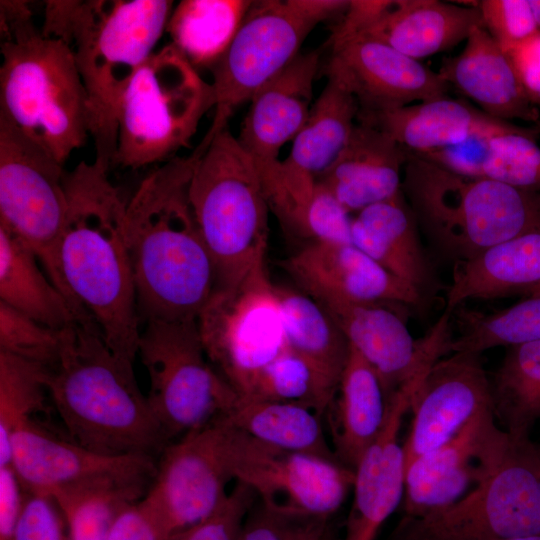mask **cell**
<instances>
[{"label": "cell", "mask_w": 540, "mask_h": 540, "mask_svg": "<svg viewBox=\"0 0 540 540\" xmlns=\"http://www.w3.org/2000/svg\"><path fill=\"white\" fill-rule=\"evenodd\" d=\"M196 156L150 172L127 202L125 232L138 312L147 320H197L216 287V270L190 200Z\"/></svg>", "instance_id": "cell-1"}, {"label": "cell", "mask_w": 540, "mask_h": 540, "mask_svg": "<svg viewBox=\"0 0 540 540\" xmlns=\"http://www.w3.org/2000/svg\"><path fill=\"white\" fill-rule=\"evenodd\" d=\"M94 159L66 172L67 212L58 261L75 302L96 322L107 346L134 363L141 332L125 232L127 202Z\"/></svg>", "instance_id": "cell-2"}, {"label": "cell", "mask_w": 540, "mask_h": 540, "mask_svg": "<svg viewBox=\"0 0 540 540\" xmlns=\"http://www.w3.org/2000/svg\"><path fill=\"white\" fill-rule=\"evenodd\" d=\"M42 33L65 42L82 78L95 159L113 164L122 99L155 51L174 8L169 0L45 1Z\"/></svg>", "instance_id": "cell-3"}, {"label": "cell", "mask_w": 540, "mask_h": 540, "mask_svg": "<svg viewBox=\"0 0 540 540\" xmlns=\"http://www.w3.org/2000/svg\"><path fill=\"white\" fill-rule=\"evenodd\" d=\"M46 384L71 439L87 448L155 457L169 444L138 387L133 364L112 352L94 321L62 329Z\"/></svg>", "instance_id": "cell-4"}, {"label": "cell", "mask_w": 540, "mask_h": 540, "mask_svg": "<svg viewBox=\"0 0 540 540\" xmlns=\"http://www.w3.org/2000/svg\"><path fill=\"white\" fill-rule=\"evenodd\" d=\"M0 32V116L64 165L90 135L73 52L35 26L26 1L0 2Z\"/></svg>", "instance_id": "cell-5"}, {"label": "cell", "mask_w": 540, "mask_h": 540, "mask_svg": "<svg viewBox=\"0 0 540 540\" xmlns=\"http://www.w3.org/2000/svg\"><path fill=\"white\" fill-rule=\"evenodd\" d=\"M402 192L428 242L454 265L540 230V191L459 175L409 153Z\"/></svg>", "instance_id": "cell-6"}, {"label": "cell", "mask_w": 540, "mask_h": 540, "mask_svg": "<svg viewBox=\"0 0 540 540\" xmlns=\"http://www.w3.org/2000/svg\"><path fill=\"white\" fill-rule=\"evenodd\" d=\"M192 154L190 204L214 262L215 288L230 286L264 262L269 204L254 162L228 127Z\"/></svg>", "instance_id": "cell-7"}, {"label": "cell", "mask_w": 540, "mask_h": 540, "mask_svg": "<svg viewBox=\"0 0 540 540\" xmlns=\"http://www.w3.org/2000/svg\"><path fill=\"white\" fill-rule=\"evenodd\" d=\"M212 107V84L186 57L171 43L155 50L122 99L113 164L138 169L171 160Z\"/></svg>", "instance_id": "cell-8"}, {"label": "cell", "mask_w": 540, "mask_h": 540, "mask_svg": "<svg viewBox=\"0 0 540 540\" xmlns=\"http://www.w3.org/2000/svg\"><path fill=\"white\" fill-rule=\"evenodd\" d=\"M347 0L253 1L229 47L211 69L214 117L195 151L227 128L234 111L299 54L319 23L341 17Z\"/></svg>", "instance_id": "cell-9"}, {"label": "cell", "mask_w": 540, "mask_h": 540, "mask_svg": "<svg viewBox=\"0 0 540 540\" xmlns=\"http://www.w3.org/2000/svg\"><path fill=\"white\" fill-rule=\"evenodd\" d=\"M149 406L170 443L228 412L238 394L214 369L197 320L147 321L138 352Z\"/></svg>", "instance_id": "cell-10"}, {"label": "cell", "mask_w": 540, "mask_h": 540, "mask_svg": "<svg viewBox=\"0 0 540 540\" xmlns=\"http://www.w3.org/2000/svg\"><path fill=\"white\" fill-rule=\"evenodd\" d=\"M65 173L62 164L0 116V225L35 252L76 320L83 321L90 314L73 299L58 261L67 212Z\"/></svg>", "instance_id": "cell-11"}, {"label": "cell", "mask_w": 540, "mask_h": 540, "mask_svg": "<svg viewBox=\"0 0 540 540\" xmlns=\"http://www.w3.org/2000/svg\"><path fill=\"white\" fill-rule=\"evenodd\" d=\"M197 323L209 361L239 396L288 347L264 262L238 282L215 288Z\"/></svg>", "instance_id": "cell-12"}, {"label": "cell", "mask_w": 540, "mask_h": 540, "mask_svg": "<svg viewBox=\"0 0 540 540\" xmlns=\"http://www.w3.org/2000/svg\"><path fill=\"white\" fill-rule=\"evenodd\" d=\"M232 424L218 416L170 442L160 453L155 475L141 502L164 540L209 517L234 481Z\"/></svg>", "instance_id": "cell-13"}, {"label": "cell", "mask_w": 540, "mask_h": 540, "mask_svg": "<svg viewBox=\"0 0 540 540\" xmlns=\"http://www.w3.org/2000/svg\"><path fill=\"white\" fill-rule=\"evenodd\" d=\"M528 439L515 440L496 471L457 503L400 526L451 539H503L540 535V473Z\"/></svg>", "instance_id": "cell-14"}, {"label": "cell", "mask_w": 540, "mask_h": 540, "mask_svg": "<svg viewBox=\"0 0 540 540\" xmlns=\"http://www.w3.org/2000/svg\"><path fill=\"white\" fill-rule=\"evenodd\" d=\"M232 463L235 482L248 486L261 503L314 517L336 513L355 477L336 459L282 450L234 425Z\"/></svg>", "instance_id": "cell-15"}, {"label": "cell", "mask_w": 540, "mask_h": 540, "mask_svg": "<svg viewBox=\"0 0 540 540\" xmlns=\"http://www.w3.org/2000/svg\"><path fill=\"white\" fill-rule=\"evenodd\" d=\"M318 302L335 319L350 346L374 370L386 401L417 384L436 361L450 353V310L445 309L423 338L414 339L396 309L402 305L338 299Z\"/></svg>", "instance_id": "cell-16"}, {"label": "cell", "mask_w": 540, "mask_h": 540, "mask_svg": "<svg viewBox=\"0 0 540 540\" xmlns=\"http://www.w3.org/2000/svg\"><path fill=\"white\" fill-rule=\"evenodd\" d=\"M305 124L264 186L269 208L287 231L302 237L306 208L318 180L336 161L357 123L359 106L346 86L327 76Z\"/></svg>", "instance_id": "cell-17"}, {"label": "cell", "mask_w": 540, "mask_h": 540, "mask_svg": "<svg viewBox=\"0 0 540 540\" xmlns=\"http://www.w3.org/2000/svg\"><path fill=\"white\" fill-rule=\"evenodd\" d=\"M155 457L110 455L50 432L34 419L14 434L11 465L27 492H59L121 487L147 491L156 471Z\"/></svg>", "instance_id": "cell-18"}, {"label": "cell", "mask_w": 540, "mask_h": 540, "mask_svg": "<svg viewBox=\"0 0 540 540\" xmlns=\"http://www.w3.org/2000/svg\"><path fill=\"white\" fill-rule=\"evenodd\" d=\"M513 443L493 410L475 417L450 441L405 468L404 517H425L463 499L496 471Z\"/></svg>", "instance_id": "cell-19"}, {"label": "cell", "mask_w": 540, "mask_h": 540, "mask_svg": "<svg viewBox=\"0 0 540 540\" xmlns=\"http://www.w3.org/2000/svg\"><path fill=\"white\" fill-rule=\"evenodd\" d=\"M412 421L402 445L404 470L455 437L478 415L493 410L491 380L481 354L454 352L436 361L416 387Z\"/></svg>", "instance_id": "cell-20"}, {"label": "cell", "mask_w": 540, "mask_h": 540, "mask_svg": "<svg viewBox=\"0 0 540 540\" xmlns=\"http://www.w3.org/2000/svg\"><path fill=\"white\" fill-rule=\"evenodd\" d=\"M327 76L355 97L358 115L375 114L447 96L438 72L377 39L358 35L330 45Z\"/></svg>", "instance_id": "cell-21"}, {"label": "cell", "mask_w": 540, "mask_h": 540, "mask_svg": "<svg viewBox=\"0 0 540 540\" xmlns=\"http://www.w3.org/2000/svg\"><path fill=\"white\" fill-rule=\"evenodd\" d=\"M300 290L315 300L392 303L423 308L427 299L353 244L310 242L282 261Z\"/></svg>", "instance_id": "cell-22"}, {"label": "cell", "mask_w": 540, "mask_h": 540, "mask_svg": "<svg viewBox=\"0 0 540 540\" xmlns=\"http://www.w3.org/2000/svg\"><path fill=\"white\" fill-rule=\"evenodd\" d=\"M319 61L316 51L300 53L249 101L237 140L254 162L263 187L276 174L281 148L308 119Z\"/></svg>", "instance_id": "cell-23"}, {"label": "cell", "mask_w": 540, "mask_h": 540, "mask_svg": "<svg viewBox=\"0 0 540 540\" xmlns=\"http://www.w3.org/2000/svg\"><path fill=\"white\" fill-rule=\"evenodd\" d=\"M415 387L387 399L383 429L354 470L353 500L343 540H375L404 493V463L399 431Z\"/></svg>", "instance_id": "cell-24"}, {"label": "cell", "mask_w": 540, "mask_h": 540, "mask_svg": "<svg viewBox=\"0 0 540 540\" xmlns=\"http://www.w3.org/2000/svg\"><path fill=\"white\" fill-rule=\"evenodd\" d=\"M438 73L491 117L540 120L508 54L483 26L473 28L463 51L446 59Z\"/></svg>", "instance_id": "cell-25"}, {"label": "cell", "mask_w": 540, "mask_h": 540, "mask_svg": "<svg viewBox=\"0 0 540 540\" xmlns=\"http://www.w3.org/2000/svg\"><path fill=\"white\" fill-rule=\"evenodd\" d=\"M407 159V150L387 133L357 121L346 146L318 182L349 213H357L402 192Z\"/></svg>", "instance_id": "cell-26"}, {"label": "cell", "mask_w": 540, "mask_h": 540, "mask_svg": "<svg viewBox=\"0 0 540 540\" xmlns=\"http://www.w3.org/2000/svg\"><path fill=\"white\" fill-rule=\"evenodd\" d=\"M351 242L426 299L440 288L403 192L357 212L352 218Z\"/></svg>", "instance_id": "cell-27"}, {"label": "cell", "mask_w": 540, "mask_h": 540, "mask_svg": "<svg viewBox=\"0 0 540 540\" xmlns=\"http://www.w3.org/2000/svg\"><path fill=\"white\" fill-rule=\"evenodd\" d=\"M357 121L384 131L409 153L430 152L475 135L530 130L491 117L465 101L448 96L386 112L358 115Z\"/></svg>", "instance_id": "cell-28"}, {"label": "cell", "mask_w": 540, "mask_h": 540, "mask_svg": "<svg viewBox=\"0 0 540 540\" xmlns=\"http://www.w3.org/2000/svg\"><path fill=\"white\" fill-rule=\"evenodd\" d=\"M483 26L478 2L460 6L438 0H396L395 5L361 35L382 41L420 59L447 50Z\"/></svg>", "instance_id": "cell-29"}, {"label": "cell", "mask_w": 540, "mask_h": 540, "mask_svg": "<svg viewBox=\"0 0 540 540\" xmlns=\"http://www.w3.org/2000/svg\"><path fill=\"white\" fill-rule=\"evenodd\" d=\"M540 285V230L502 242L454 265L446 308L454 311L469 299L526 294Z\"/></svg>", "instance_id": "cell-30"}, {"label": "cell", "mask_w": 540, "mask_h": 540, "mask_svg": "<svg viewBox=\"0 0 540 540\" xmlns=\"http://www.w3.org/2000/svg\"><path fill=\"white\" fill-rule=\"evenodd\" d=\"M329 409L334 454L354 471L383 429L387 401L378 376L351 346Z\"/></svg>", "instance_id": "cell-31"}, {"label": "cell", "mask_w": 540, "mask_h": 540, "mask_svg": "<svg viewBox=\"0 0 540 540\" xmlns=\"http://www.w3.org/2000/svg\"><path fill=\"white\" fill-rule=\"evenodd\" d=\"M41 267L35 252L0 225V301L42 325L62 330L76 322V316Z\"/></svg>", "instance_id": "cell-32"}, {"label": "cell", "mask_w": 540, "mask_h": 540, "mask_svg": "<svg viewBox=\"0 0 540 540\" xmlns=\"http://www.w3.org/2000/svg\"><path fill=\"white\" fill-rule=\"evenodd\" d=\"M287 346L339 384L350 344L331 314L302 290L274 284Z\"/></svg>", "instance_id": "cell-33"}, {"label": "cell", "mask_w": 540, "mask_h": 540, "mask_svg": "<svg viewBox=\"0 0 540 540\" xmlns=\"http://www.w3.org/2000/svg\"><path fill=\"white\" fill-rule=\"evenodd\" d=\"M223 416L239 430L270 446L338 460L326 439L322 415L308 407L238 395Z\"/></svg>", "instance_id": "cell-34"}, {"label": "cell", "mask_w": 540, "mask_h": 540, "mask_svg": "<svg viewBox=\"0 0 540 540\" xmlns=\"http://www.w3.org/2000/svg\"><path fill=\"white\" fill-rule=\"evenodd\" d=\"M253 1L183 0L174 6L166 31L198 68L212 69L225 53Z\"/></svg>", "instance_id": "cell-35"}, {"label": "cell", "mask_w": 540, "mask_h": 540, "mask_svg": "<svg viewBox=\"0 0 540 540\" xmlns=\"http://www.w3.org/2000/svg\"><path fill=\"white\" fill-rule=\"evenodd\" d=\"M491 380L493 412L515 440L540 420V341L509 347Z\"/></svg>", "instance_id": "cell-36"}, {"label": "cell", "mask_w": 540, "mask_h": 540, "mask_svg": "<svg viewBox=\"0 0 540 540\" xmlns=\"http://www.w3.org/2000/svg\"><path fill=\"white\" fill-rule=\"evenodd\" d=\"M337 388L338 383L287 347L260 371L240 397L299 404L323 415Z\"/></svg>", "instance_id": "cell-37"}, {"label": "cell", "mask_w": 540, "mask_h": 540, "mask_svg": "<svg viewBox=\"0 0 540 540\" xmlns=\"http://www.w3.org/2000/svg\"><path fill=\"white\" fill-rule=\"evenodd\" d=\"M457 324L458 335L452 337L450 353L481 354L498 346L540 341V296L493 313L460 309Z\"/></svg>", "instance_id": "cell-38"}, {"label": "cell", "mask_w": 540, "mask_h": 540, "mask_svg": "<svg viewBox=\"0 0 540 540\" xmlns=\"http://www.w3.org/2000/svg\"><path fill=\"white\" fill-rule=\"evenodd\" d=\"M47 367L0 351V466L11 465L15 432L46 410Z\"/></svg>", "instance_id": "cell-39"}, {"label": "cell", "mask_w": 540, "mask_h": 540, "mask_svg": "<svg viewBox=\"0 0 540 540\" xmlns=\"http://www.w3.org/2000/svg\"><path fill=\"white\" fill-rule=\"evenodd\" d=\"M145 490L121 487H95L59 492L52 496L68 526L70 540H108L119 508L141 499Z\"/></svg>", "instance_id": "cell-40"}, {"label": "cell", "mask_w": 540, "mask_h": 540, "mask_svg": "<svg viewBox=\"0 0 540 540\" xmlns=\"http://www.w3.org/2000/svg\"><path fill=\"white\" fill-rule=\"evenodd\" d=\"M538 136L533 127L526 132L492 136L482 178L523 190L540 191V146L535 141Z\"/></svg>", "instance_id": "cell-41"}, {"label": "cell", "mask_w": 540, "mask_h": 540, "mask_svg": "<svg viewBox=\"0 0 540 540\" xmlns=\"http://www.w3.org/2000/svg\"><path fill=\"white\" fill-rule=\"evenodd\" d=\"M62 330L52 329L0 301V351L42 364L58 358Z\"/></svg>", "instance_id": "cell-42"}, {"label": "cell", "mask_w": 540, "mask_h": 540, "mask_svg": "<svg viewBox=\"0 0 540 540\" xmlns=\"http://www.w3.org/2000/svg\"><path fill=\"white\" fill-rule=\"evenodd\" d=\"M256 503L244 521L238 540H334L330 518L298 514L260 501Z\"/></svg>", "instance_id": "cell-43"}, {"label": "cell", "mask_w": 540, "mask_h": 540, "mask_svg": "<svg viewBox=\"0 0 540 540\" xmlns=\"http://www.w3.org/2000/svg\"><path fill=\"white\" fill-rule=\"evenodd\" d=\"M478 7L484 28L504 50L540 32L529 0H482Z\"/></svg>", "instance_id": "cell-44"}, {"label": "cell", "mask_w": 540, "mask_h": 540, "mask_svg": "<svg viewBox=\"0 0 540 540\" xmlns=\"http://www.w3.org/2000/svg\"><path fill=\"white\" fill-rule=\"evenodd\" d=\"M257 497L245 484L235 482L220 506L206 519L175 540H238L244 521Z\"/></svg>", "instance_id": "cell-45"}, {"label": "cell", "mask_w": 540, "mask_h": 540, "mask_svg": "<svg viewBox=\"0 0 540 540\" xmlns=\"http://www.w3.org/2000/svg\"><path fill=\"white\" fill-rule=\"evenodd\" d=\"M343 205L320 182L306 208L302 237L311 242L352 244V218Z\"/></svg>", "instance_id": "cell-46"}, {"label": "cell", "mask_w": 540, "mask_h": 540, "mask_svg": "<svg viewBox=\"0 0 540 540\" xmlns=\"http://www.w3.org/2000/svg\"><path fill=\"white\" fill-rule=\"evenodd\" d=\"M13 540H70L66 519L52 496L27 492Z\"/></svg>", "instance_id": "cell-47"}, {"label": "cell", "mask_w": 540, "mask_h": 540, "mask_svg": "<svg viewBox=\"0 0 540 540\" xmlns=\"http://www.w3.org/2000/svg\"><path fill=\"white\" fill-rule=\"evenodd\" d=\"M494 135H475L464 141L425 153H409L450 172L482 178L489 140Z\"/></svg>", "instance_id": "cell-48"}, {"label": "cell", "mask_w": 540, "mask_h": 540, "mask_svg": "<svg viewBox=\"0 0 540 540\" xmlns=\"http://www.w3.org/2000/svg\"><path fill=\"white\" fill-rule=\"evenodd\" d=\"M396 0H349V4L333 28L329 45L366 32L394 5Z\"/></svg>", "instance_id": "cell-49"}, {"label": "cell", "mask_w": 540, "mask_h": 540, "mask_svg": "<svg viewBox=\"0 0 540 540\" xmlns=\"http://www.w3.org/2000/svg\"><path fill=\"white\" fill-rule=\"evenodd\" d=\"M108 540H164L141 499L122 505L114 516Z\"/></svg>", "instance_id": "cell-50"}, {"label": "cell", "mask_w": 540, "mask_h": 540, "mask_svg": "<svg viewBox=\"0 0 540 540\" xmlns=\"http://www.w3.org/2000/svg\"><path fill=\"white\" fill-rule=\"evenodd\" d=\"M26 496L13 466H0V540L14 539Z\"/></svg>", "instance_id": "cell-51"}, {"label": "cell", "mask_w": 540, "mask_h": 540, "mask_svg": "<svg viewBox=\"0 0 540 540\" xmlns=\"http://www.w3.org/2000/svg\"><path fill=\"white\" fill-rule=\"evenodd\" d=\"M531 101L540 106V32L504 50Z\"/></svg>", "instance_id": "cell-52"}, {"label": "cell", "mask_w": 540, "mask_h": 540, "mask_svg": "<svg viewBox=\"0 0 540 540\" xmlns=\"http://www.w3.org/2000/svg\"><path fill=\"white\" fill-rule=\"evenodd\" d=\"M528 449L540 473V447L528 441Z\"/></svg>", "instance_id": "cell-53"}, {"label": "cell", "mask_w": 540, "mask_h": 540, "mask_svg": "<svg viewBox=\"0 0 540 540\" xmlns=\"http://www.w3.org/2000/svg\"><path fill=\"white\" fill-rule=\"evenodd\" d=\"M537 27L540 31V0H529Z\"/></svg>", "instance_id": "cell-54"}, {"label": "cell", "mask_w": 540, "mask_h": 540, "mask_svg": "<svg viewBox=\"0 0 540 540\" xmlns=\"http://www.w3.org/2000/svg\"><path fill=\"white\" fill-rule=\"evenodd\" d=\"M525 295L528 297L540 296V285L533 287Z\"/></svg>", "instance_id": "cell-55"}, {"label": "cell", "mask_w": 540, "mask_h": 540, "mask_svg": "<svg viewBox=\"0 0 540 540\" xmlns=\"http://www.w3.org/2000/svg\"><path fill=\"white\" fill-rule=\"evenodd\" d=\"M532 127L540 135V120L537 121L536 123H534V125Z\"/></svg>", "instance_id": "cell-56"}]
</instances>
